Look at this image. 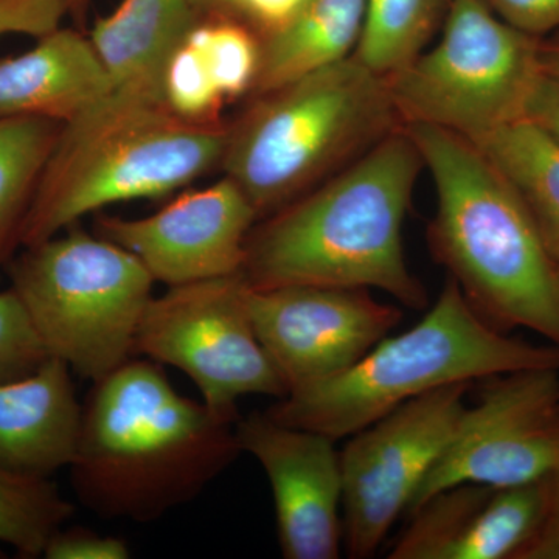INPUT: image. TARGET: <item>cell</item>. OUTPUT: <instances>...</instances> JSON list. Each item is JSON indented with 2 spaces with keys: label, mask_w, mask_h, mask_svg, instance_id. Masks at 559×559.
I'll return each mask as SVG.
<instances>
[{
  "label": "cell",
  "mask_w": 559,
  "mask_h": 559,
  "mask_svg": "<svg viewBox=\"0 0 559 559\" xmlns=\"http://www.w3.org/2000/svg\"><path fill=\"white\" fill-rule=\"evenodd\" d=\"M520 558L559 559V513L554 511L535 539L525 547Z\"/></svg>",
  "instance_id": "1f68e13d"
},
{
  "label": "cell",
  "mask_w": 559,
  "mask_h": 559,
  "mask_svg": "<svg viewBox=\"0 0 559 559\" xmlns=\"http://www.w3.org/2000/svg\"><path fill=\"white\" fill-rule=\"evenodd\" d=\"M530 369H559V347L503 336L448 278L417 325L384 337L336 377L290 390L266 414L337 441L432 390Z\"/></svg>",
  "instance_id": "5b68a950"
},
{
  "label": "cell",
  "mask_w": 559,
  "mask_h": 559,
  "mask_svg": "<svg viewBox=\"0 0 559 559\" xmlns=\"http://www.w3.org/2000/svg\"><path fill=\"white\" fill-rule=\"evenodd\" d=\"M246 288L242 272L171 286L151 299L134 342V356L183 371L210 409L234 423L241 396L288 393L253 330Z\"/></svg>",
  "instance_id": "9c48e42d"
},
{
  "label": "cell",
  "mask_w": 559,
  "mask_h": 559,
  "mask_svg": "<svg viewBox=\"0 0 559 559\" xmlns=\"http://www.w3.org/2000/svg\"><path fill=\"white\" fill-rule=\"evenodd\" d=\"M49 358L20 296L0 290V384L28 377Z\"/></svg>",
  "instance_id": "484cf974"
},
{
  "label": "cell",
  "mask_w": 559,
  "mask_h": 559,
  "mask_svg": "<svg viewBox=\"0 0 559 559\" xmlns=\"http://www.w3.org/2000/svg\"><path fill=\"white\" fill-rule=\"evenodd\" d=\"M130 554L123 539L83 527L58 530L44 550L47 559H127Z\"/></svg>",
  "instance_id": "83f0119b"
},
{
  "label": "cell",
  "mask_w": 559,
  "mask_h": 559,
  "mask_svg": "<svg viewBox=\"0 0 559 559\" xmlns=\"http://www.w3.org/2000/svg\"><path fill=\"white\" fill-rule=\"evenodd\" d=\"M62 123L43 117L0 119V267L22 248V231Z\"/></svg>",
  "instance_id": "44dd1931"
},
{
  "label": "cell",
  "mask_w": 559,
  "mask_h": 559,
  "mask_svg": "<svg viewBox=\"0 0 559 559\" xmlns=\"http://www.w3.org/2000/svg\"><path fill=\"white\" fill-rule=\"evenodd\" d=\"M454 0H367L355 57L389 79L409 66L441 31Z\"/></svg>",
  "instance_id": "7402d4cb"
},
{
  "label": "cell",
  "mask_w": 559,
  "mask_h": 559,
  "mask_svg": "<svg viewBox=\"0 0 559 559\" xmlns=\"http://www.w3.org/2000/svg\"><path fill=\"white\" fill-rule=\"evenodd\" d=\"M68 0H0V38L27 35L43 38L61 27Z\"/></svg>",
  "instance_id": "4316f807"
},
{
  "label": "cell",
  "mask_w": 559,
  "mask_h": 559,
  "mask_svg": "<svg viewBox=\"0 0 559 559\" xmlns=\"http://www.w3.org/2000/svg\"><path fill=\"white\" fill-rule=\"evenodd\" d=\"M551 481H554V491H555V511L559 513V465L557 471H555L554 476H551Z\"/></svg>",
  "instance_id": "e575fe53"
},
{
  "label": "cell",
  "mask_w": 559,
  "mask_h": 559,
  "mask_svg": "<svg viewBox=\"0 0 559 559\" xmlns=\"http://www.w3.org/2000/svg\"><path fill=\"white\" fill-rule=\"evenodd\" d=\"M9 263L20 296L50 356L92 382L134 356L154 278L138 257L76 224L24 248Z\"/></svg>",
  "instance_id": "52a82bcc"
},
{
  "label": "cell",
  "mask_w": 559,
  "mask_h": 559,
  "mask_svg": "<svg viewBox=\"0 0 559 559\" xmlns=\"http://www.w3.org/2000/svg\"><path fill=\"white\" fill-rule=\"evenodd\" d=\"M72 373L50 356L28 377L0 384V468L50 479L72 465L83 425Z\"/></svg>",
  "instance_id": "2e32d148"
},
{
  "label": "cell",
  "mask_w": 559,
  "mask_h": 559,
  "mask_svg": "<svg viewBox=\"0 0 559 559\" xmlns=\"http://www.w3.org/2000/svg\"><path fill=\"white\" fill-rule=\"evenodd\" d=\"M73 514L75 506L50 479L0 468V543L14 547L21 557L44 555Z\"/></svg>",
  "instance_id": "603a6c76"
},
{
  "label": "cell",
  "mask_w": 559,
  "mask_h": 559,
  "mask_svg": "<svg viewBox=\"0 0 559 559\" xmlns=\"http://www.w3.org/2000/svg\"><path fill=\"white\" fill-rule=\"evenodd\" d=\"M305 0H218V10H226L259 32H275L297 13Z\"/></svg>",
  "instance_id": "f546056e"
},
{
  "label": "cell",
  "mask_w": 559,
  "mask_h": 559,
  "mask_svg": "<svg viewBox=\"0 0 559 559\" xmlns=\"http://www.w3.org/2000/svg\"><path fill=\"white\" fill-rule=\"evenodd\" d=\"M197 11L190 0H123L95 21L91 43L112 92L165 105V70L198 24Z\"/></svg>",
  "instance_id": "ac0fdd59"
},
{
  "label": "cell",
  "mask_w": 559,
  "mask_h": 559,
  "mask_svg": "<svg viewBox=\"0 0 559 559\" xmlns=\"http://www.w3.org/2000/svg\"><path fill=\"white\" fill-rule=\"evenodd\" d=\"M401 127L388 79L352 55L259 95L227 132L221 165L266 218Z\"/></svg>",
  "instance_id": "8992f818"
},
{
  "label": "cell",
  "mask_w": 559,
  "mask_h": 559,
  "mask_svg": "<svg viewBox=\"0 0 559 559\" xmlns=\"http://www.w3.org/2000/svg\"><path fill=\"white\" fill-rule=\"evenodd\" d=\"M437 193L428 238L473 310L495 326H525L559 347V274L532 216L473 140L404 124Z\"/></svg>",
  "instance_id": "3957f363"
},
{
  "label": "cell",
  "mask_w": 559,
  "mask_h": 559,
  "mask_svg": "<svg viewBox=\"0 0 559 559\" xmlns=\"http://www.w3.org/2000/svg\"><path fill=\"white\" fill-rule=\"evenodd\" d=\"M555 511L554 481L462 484L437 492L409 514L390 559L520 558Z\"/></svg>",
  "instance_id": "9a60e30c"
},
{
  "label": "cell",
  "mask_w": 559,
  "mask_h": 559,
  "mask_svg": "<svg viewBox=\"0 0 559 559\" xmlns=\"http://www.w3.org/2000/svg\"><path fill=\"white\" fill-rule=\"evenodd\" d=\"M70 10L79 9L86 0H68Z\"/></svg>",
  "instance_id": "d590c367"
},
{
  "label": "cell",
  "mask_w": 559,
  "mask_h": 559,
  "mask_svg": "<svg viewBox=\"0 0 559 559\" xmlns=\"http://www.w3.org/2000/svg\"><path fill=\"white\" fill-rule=\"evenodd\" d=\"M425 168L406 128L253 226L242 275L250 288L381 289L423 310L428 290L406 263L403 226Z\"/></svg>",
  "instance_id": "7a4b0ae2"
},
{
  "label": "cell",
  "mask_w": 559,
  "mask_h": 559,
  "mask_svg": "<svg viewBox=\"0 0 559 559\" xmlns=\"http://www.w3.org/2000/svg\"><path fill=\"white\" fill-rule=\"evenodd\" d=\"M525 205L559 263V142L527 119L473 140Z\"/></svg>",
  "instance_id": "ffe728a7"
},
{
  "label": "cell",
  "mask_w": 559,
  "mask_h": 559,
  "mask_svg": "<svg viewBox=\"0 0 559 559\" xmlns=\"http://www.w3.org/2000/svg\"><path fill=\"white\" fill-rule=\"evenodd\" d=\"M197 9L218 10V0H190Z\"/></svg>",
  "instance_id": "836d02e7"
},
{
  "label": "cell",
  "mask_w": 559,
  "mask_h": 559,
  "mask_svg": "<svg viewBox=\"0 0 559 559\" xmlns=\"http://www.w3.org/2000/svg\"><path fill=\"white\" fill-rule=\"evenodd\" d=\"M558 465L559 369L507 373L466 407L406 514L455 485L516 487L549 479Z\"/></svg>",
  "instance_id": "8fae6325"
},
{
  "label": "cell",
  "mask_w": 559,
  "mask_h": 559,
  "mask_svg": "<svg viewBox=\"0 0 559 559\" xmlns=\"http://www.w3.org/2000/svg\"><path fill=\"white\" fill-rule=\"evenodd\" d=\"M110 91L91 39L69 28H57L33 49L0 60V119L43 117L69 123Z\"/></svg>",
  "instance_id": "e0dca14e"
},
{
  "label": "cell",
  "mask_w": 559,
  "mask_h": 559,
  "mask_svg": "<svg viewBox=\"0 0 559 559\" xmlns=\"http://www.w3.org/2000/svg\"><path fill=\"white\" fill-rule=\"evenodd\" d=\"M189 39L207 62L224 100L252 91L260 64V38L253 28L230 20L198 22Z\"/></svg>",
  "instance_id": "cb8c5ba5"
},
{
  "label": "cell",
  "mask_w": 559,
  "mask_h": 559,
  "mask_svg": "<svg viewBox=\"0 0 559 559\" xmlns=\"http://www.w3.org/2000/svg\"><path fill=\"white\" fill-rule=\"evenodd\" d=\"M246 307L288 393L348 370L403 318L399 308L381 304L370 289L337 286L248 285Z\"/></svg>",
  "instance_id": "7c38bea8"
},
{
  "label": "cell",
  "mask_w": 559,
  "mask_h": 559,
  "mask_svg": "<svg viewBox=\"0 0 559 559\" xmlns=\"http://www.w3.org/2000/svg\"><path fill=\"white\" fill-rule=\"evenodd\" d=\"M540 70L549 75L559 76V39L543 40L539 44Z\"/></svg>",
  "instance_id": "d6a6232c"
},
{
  "label": "cell",
  "mask_w": 559,
  "mask_h": 559,
  "mask_svg": "<svg viewBox=\"0 0 559 559\" xmlns=\"http://www.w3.org/2000/svg\"><path fill=\"white\" fill-rule=\"evenodd\" d=\"M227 128L110 91L61 127L22 231L38 245L108 205L164 198L221 164Z\"/></svg>",
  "instance_id": "277c9868"
},
{
  "label": "cell",
  "mask_w": 559,
  "mask_h": 559,
  "mask_svg": "<svg viewBox=\"0 0 559 559\" xmlns=\"http://www.w3.org/2000/svg\"><path fill=\"white\" fill-rule=\"evenodd\" d=\"M473 382L407 401L353 433L341 452L344 539L349 557H373L428 477L465 414Z\"/></svg>",
  "instance_id": "30bf717a"
},
{
  "label": "cell",
  "mask_w": 559,
  "mask_h": 559,
  "mask_svg": "<svg viewBox=\"0 0 559 559\" xmlns=\"http://www.w3.org/2000/svg\"><path fill=\"white\" fill-rule=\"evenodd\" d=\"M524 119L559 142V76L540 73L525 106Z\"/></svg>",
  "instance_id": "4dcf8cb0"
},
{
  "label": "cell",
  "mask_w": 559,
  "mask_h": 559,
  "mask_svg": "<svg viewBox=\"0 0 559 559\" xmlns=\"http://www.w3.org/2000/svg\"><path fill=\"white\" fill-rule=\"evenodd\" d=\"M558 274H559V263H558Z\"/></svg>",
  "instance_id": "8d00e7d4"
},
{
  "label": "cell",
  "mask_w": 559,
  "mask_h": 559,
  "mask_svg": "<svg viewBox=\"0 0 559 559\" xmlns=\"http://www.w3.org/2000/svg\"><path fill=\"white\" fill-rule=\"evenodd\" d=\"M224 102L207 62L187 36L165 70V106L180 119L215 123L216 114Z\"/></svg>",
  "instance_id": "d4e9b609"
},
{
  "label": "cell",
  "mask_w": 559,
  "mask_h": 559,
  "mask_svg": "<svg viewBox=\"0 0 559 559\" xmlns=\"http://www.w3.org/2000/svg\"><path fill=\"white\" fill-rule=\"evenodd\" d=\"M539 44L481 0H454L437 46L388 79L401 121L477 140L524 119Z\"/></svg>",
  "instance_id": "ba28073f"
},
{
  "label": "cell",
  "mask_w": 559,
  "mask_h": 559,
  "mask_svg": "<svg viewBox=\"0 0 559 559\" xmlns=\"http://www.w3.org/2000/svg\"><path fill=\"white\" fill-rule=\"evenodd\" d=\"M235 423L132 356L95 381L70 468L76 498L105 520L151 522L191 502L241 454Z\"/></svg>",
  "instance_id": "6da1fadb"
},
{
  "label": "cell",
  "mask_w": 559,
  "mask_h": 559,
  "mask_svg": "<svg viewBox=\"0 0 559 559\" xmlns=\"http://www.w3.org/2000/svg\"><path fill=\"white\" fill-rule=\"evenodd\" d=\"M492 13L525 35L543 39L559 27V0H481Z\"/></svg>",
  "instance_id": "f1b7e54d"
},
{
  "label": "cell",
  "mask_w": 559,
  "mask_h": 559,
  "mask_svg": "<svg viewBox=\"0 0 559 559\" xmlns=\"http://www.w3.org/2000/svg\"><path fill=\"white\" fill-rule=\"evenodd\" d=\"M259 213L230 178L187 191L146 218L100 216L97 235L130 250L154 282L171 286L241 274Z\"/></svg>",
  "instance_id": "4fadbf2b"
},
{
  "label": "cell",
  "mask_w": 559,
  "mask_h": 559,
  "mask_svg": "<svg viewBox=\"0 0 559 559\" xmlns=\"http://www.w3.org/2000/svg\"><path fill=\"white\" fill-rule=\"evenodd\" d=\"M235 433L241 451L259 460L270 480L283 557L340 558L344 481L336 441L283 425L266 412L238 418Z\"/></svg>",
  "instance_id": "5bb4252c"
},
{
  "label": "cell",
  "mask_w": 559,
  "mask_h": 559,
  "mask_svg": "<svg viewBox=\"0 0 559 559\" xmlns=\"http://www.w3.org/2000/svg\"><path fill=\"white\" fill-rule=\"evenodd\" d=\"M366 10L367 0H305L285 25L260 36L253 94H267L352 57Z\"/></svg>",
  "instance_id": "d6986e66"
}]
</instances>
